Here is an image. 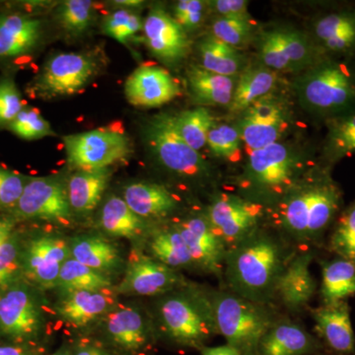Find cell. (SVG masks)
Instances as JSON below:
<instances>
[{"instance_id":"obj_1","label":"cell","mask_w":355,"mask_h":355,"mask_svg":"<svg viewBox=\"0 0 355 355\" xmlns=\"http://www.w3.org/2000/svg\"><path fill=\"white\" fill-rule=\"evenodd\" d=\"M330 166L314 167L272 209V228L299 251L324 247L334 223L343 209V193Z\"/></svg>"},{"instance_id":"obj_2","label":"cell","mask_w":355,"mask_h":355,"mask_svg":"<svg viewBox=\"0 0 355 355\" xmlns=\"http://www.w3.org/2000/svg\"><path fill=\"white\" fill-rule=\"evenodd\" d=\"M299 250L265 226L227 251L222 287L260 304L273 305L282 272Z\"/></svg>"},{"instance_id":"obj_3","label":"cell","mask_w":355,"mask_h":355,"mask_svg":"<svg viewBox=\"0 0 355 355\" xmlns=\"http://www.w3.org/2000/svg\"><path fill=\"white\" fill-rule=\"evenodd\" d=\"M304 155L282 142L251 151L243 171L231 183L238 195L272 209L312 170Z\"/></svg>"},{"instance_id":"obj_4","label":"cell","mask_w":355,"mask_h":355,"mask_svg":"<svg viewBox=\"0 0 355 355\" xmlns=\"http://www.w3.org/2000/svg\"><path fill=\"white\" fill-rule=\"evenodd\" d=\"M157 319L163 335L180 347L200 350L218 336L211 291L188 282L162 295Z\"/></svg>"},{"instance_id":"obj_5","label":"cell","mask_w":355,"mask_h":355,"mask_svg":"<svg viewBox=\"0 0 355 355\" xmlns=\"http://www.w3.org/2000/svg\"><path fill=\"white\" fill-rule=\"evenodd\" d=\"M302 108L327 121L355 112V67L327 57L304 70L295 81Z\"/></svg>"},{"instance_id":"obj_6","label":"cell","mask_w":355,"mask_h":355,"mask_svg":"<svg viewBox=\"0 0 355 355\" xmlns=\"http://www.w3.org/2000/svg\"><path fill=\"white\" fill-rule=\"evenodd\" d=\"M218 335L242 355H256L259 343L279 316L272 305L241 297L225 287L211 291Z\"/></svg>"},{"instance_id":"obj_7","label":"cell","mask_w":355,"mask_h":355,"mask_svg":"<svg viewBox=\"0 0 355 355\" xmlns=\"http://www.w3.org/2000/svg\"><path fill=\"white\" fill-rule=\"evenodd\" d=\"M146 139L151 151L168 171L198 184L214 183V170L198 151L178 132L172 114H160L147 123Z\"/></svg>"},{"instance_id":"obj_8","label":"cell","mask_w":355,"mask_h":355,"mask_svg":"<svg viewBox=\"0 0 355 355\" xmlns=\"http://www.w3.org/2000/svg\"><path fill=\"white\" fill-rule=\"evenodd\" d=\"M258 51L261 64L275 72H303L328 57L312 37L291 28L263 33Z\"/></svg>"},{"instance_id":"obj_9","label":"cell","mask_w":355,"mask_h":355,"mask_svg":"<svg viewBox=\"0 0 355 355\" xmlns=\"http://www.w3.org/2000/svg\"><path fill=\"white\" fill-rule=\"evenodd\" d=\"M205 211L227 251L263 227L268 218V210L261 205L222 191L212 196Z\"/></svg>"},{"instance_id":"obj_10","label":"cell","mask_w":355,"mask_h":355,"mask_svg":"<svg viewBox=\"0 0 355 355\" xmlns=\"http://www.w3.org/2000/svg\"><path fill=\"white\" fill-rule=\"evenodd\" d=\"M44 324L41 302L31 287L16 282L0 291V335L30 342L43 333Z\"/></svg>"},{"instance_id":"obj_11","label":"cell","mask_w":355,"mask_h":355,"mask_svg":"<svg viewBox=\"0 0 355 355\" xmlns=\"http://www.w3.org/2000/svg\"><path fill=\"white\" fill-rule=\"evenodd\" d=\"M67 162L77 171L107 169L132 153L130 141L120 132L94 130L64 137Z\"/></svg>"},{"instance_id":"obj_12","label":"cell","mask_w":355,"mask_h":355,"mask_svg":"<svg viewBox=\"0 0 355 355\" xmlns=\"http://www.w3.org/2000/svg\"><path fill=\"white\" fill-rule=\"evenodd\" d=\"M97 70V62L89 55L60 53L44 65L34 84V92L43 99L76 94L90 83Z\"/></svg>"},{"instance_id":"obj_13","label":"cell","mask_w":355,"mask_h":355,"mask_svg":"<svg viewBox=\"0 0 355 355\" xmlns=\"http://www.w3.org/2000/svg\"><path fill=\"white\" fill-rule=\"evenodd\" d=\"M289 125L291 113L286 103L270 94L243 112L238 130L242 141L253 151L279 142Z\"/></svg>"},{"instance_id":"obj_14","label":"cell","mask_w":355,"mask_h":355,"mask_svg":"<svg viewBox=\"0 0 355 355\" xmlns=\"http://www.w3.org/2000/svg\"><path fill=\"white\" fill-rule=\"evenodd\" d=\"M174 225L188 247L195 270L214 275L222 282L227 248L212 227L205 211L187 216Z\"/></svg>"},{"instance_id":"obj_15","label":"cell","mask_w":355,"mask_h":355,"mask_svg":"<svg viewBox=\"0 0 355 355\" xmlns=\"http://www.w3.org/2000/svg\"><path fill=\"white\" fill-rule=\"evenodd\" d=\"M15 209L16 216L26 219L69 224L71 220L67 189L53 178H35L26 184Z\"/></svg>"},{"instance_id":"obj_16","label":"cell","mask_w":355,"mask_h":355,"mask_svg":"<svg viewBox=\"0 0 355 355\" xmlns=\"http://www.w3.org/2000/svg\"><path fill=\"white\" fill-rule=\"evenodd\" d=\"M71 258L69 244L53 236H39L23 247L22 273L43 288L57 287L60 270Z\"/></svg>"},{"instance_id":"obj_17","label":"cell","mask_w":355,"mask_h":355,"mask_svg":"<svg viewBox=\"0 0 355 355\" xmlns=\"http://www.w3.org/2000/svg\"><path fill=\"white\" fill-rule=\"evenodd\" d=\"M187 284L178 270L148 257L140 256L128 263L116 291L139 296H162Z\"/></svg>"},{"instance_id":"obj_18","label":"cell","mask_w":355,"mask_h":355,"mask_svg":"<svg viewBox=\"0 0 355 355\" xmlns=\"http://www.w3.org/2000/svg\"><path fill=\"white\" fill-rule=\"evenodd\" d=\"M316 256L315 250L299 251L280 277L275 301H279L291 314H300L309 309L310 302L316 295L318 284L310 270Z\"/></svg>"},{"instance_id":"obj_19","label":"cell","mask_w":355,"mask_h":355,"mask_svg":"<svg viewBox=\"0 0 355 355\" xmlns=\"http://www.w3.org/2000/svg\"><path fill=\"white\" fill-rule=\"evenodd\" d=\"M142 29L147 48L166 64H177L188 55L190 42L186 31L162 9H153Z\"/></svg>"},{"instance_id":"obj_20","label":"cell","mask_w":355,"mask_h":355,"mask_svg":"<svg viewBox=\"0 0 355 355\" xmlns=\"http://www.w3.org/2000/svg\"><path fill=\"white\" fill-rule=\"evenodd\" d=\"M316 336L331 354L354 355L355 335L347 301L309 308Z\"/></svg>"},{"instance_id":"obj_21","label":"cell","mask_w":355,"mask_h":355,"mask_svg":"<svg viewBox=\"0 0 355 355\" xmlns=\"http://www.w3.org/2000/svg\"><path fill=\"white\" fill-rule=\"evenodd\" d=\"M324 347L316 336L288 316H279L259 343L256 355H319Z\"/></svg>"},{"instance_id":"obj_22","label":"cell","mask_w":355,"mask_h":355,"mask_svg":"<svg viewBox=\"0 0 355 355\" xmlns=\"http://www.w3.org/2000/svg\"><path fill=\"white\" fill-rule=\"evenodd\" d=\"M128 101L133 106L156 108L180 95L171 74L158 67H140L128 77L125 85Z\"/></svg>"},{"instance_id":"obj_23","label":"cell","mask_w":355,"mask_h":355,"mask_svg":"<svg viewBox=\"0 0 355 355\" xmlns=\"http://www.w3.org/2000/svg\"><path fill=\"white\" fill-rule=\"evenodd\" d=\"M312 38L328 57L355 55V11L336 10L319 16L313 24Z\"/></svg>"},{"instance_id":"obj_24","label":"cell","mask_w":355,"mask_h":355,"mask_svg":"<svg viewBox=\"0 0 355 355\" xmlns=\"http://www.w3.org/2000/svg\"><path fill=\"white\" fill-rule=\"evenodd\" d=\"M105 329L111 343L123 352H140L150 340L148 322L135 308L112 310L106 315Z\"/></svg>"},{"instance_id":"obj_25","label":"cell","mask_w":355,"mask_h":355,"mask_svg":"<svg viewBox=\"0 0 355 355\" xmlns=\"http://www.w3.org/2000/svg\"><path fill=\"white\" fill-rule=\"evenodd\" d=\"M114 298L105 291L64 292L55 306L58 316L65 322L83 328L114 309Z\"/></svg>"},{"instance_id":"obj_26","label":"cell","mask_w":355,"mask_h":355,"mask_svg":"<svg viewBox=\"0 0 355 355\" xmlns=\"http://www.w3.org/2000/svg\"><path fill=\"white\" fill-rule=\"evenodd\" d=\"M123 200L137 216L148 219H165L177 211L179 200L159 184L133 183L123 191Z\"/></svg>"},{"instance_id":"obj_27","label":"cell","mask_w":355,"mask_h":355,"mask_svg":"<svg viewBox=\"0 0 355 355\" xmlns=\"http://www.w3.org/2000/svg\"><path fill=\"white\" fill-rule=\"evenodd\" d=\"M42 23L20 14L0 17V58L19 57L35 48L41 37Z\"/></svg>"},{"instance_id":"obj_28","label":"cell","mask_w":355,"mask_h":355,"mask_svg":"<svg viewBox=\"0 0 355 355\" xmlns=\"http://www.w3.org/2000/svg\"><path fill=\"white\" fill-rule=\"evenodd\" d=\"M321 286L319 288L322 305L347 301L355 295V266L345 259L336 257L319 261Z\"/></svg>"},{"instance_id":"obj_29","label":"cell","mask_w":355,"mask_h":355,"mask_svg":"<svg viewBox=\"0 0 355 355\" xmlns=\"http://www.w3.org/2000/svg\"><path fill=\"white\" fill-rule=\"evenodd\" d=\"M69 244L72 259L104 275L114 272L121 265L118 249L100 236H78Z\"/></svg>"},{"instance_id":"obj_30","label":"cell","mask_w":355,"mask_h":355,"mask_svg":"<svg viewBox=\"0 0 355 355\" xmlns=\"http://www.w3.org/2000/svg\"><path fill=\"white\" fill-rule=\"evenodd\" d=\"M110 179L107 169L76 171L67 184L70 207L77 214H86L99 205Z\"/></svg>"},{"instance_id":"obj_31","label":"cell","mask_w":355,"mask_h":355,"mask_svg":"<svg viewBox=\"0 0 355 355\" xmlns=\"http://www.w3.org/2000/svg\"><path fill=\"white\" fill-rule=\"evenodd\" d=\"M188 81L193 97L200 104L230 106L237 77L220 76L203 67H193L189 70Z\"/></svg>"},{"instance_id":"obj_32","label":"cell","mask_w":355,"mask_h":355,"mask_svg":"<svg viewBox=\"0 0 355 355\" xmlns=\"http://www.w3.org/2000/svg\"><path fill=\"white\" fill-rule=\"evenodd\" d=\"M277 84V74L272 69L261 67H247L237 76L231 111L243 113L254 102L270 95Z\"/></svg>"},{"instance_id":"obj_33","label":"cell","mask_w":355,"mask_h":355,"mask_svg":"<svg viewBox=\"0 0 355 355\" xmlns=\"http://www.w3.org/2000/svg\"><path fill=\"white\" fill-rule=\"evenodd\" d=\"M148 249L151 258L173 270H195L188 247L174 223L153 230Z\"/></svg>"},{"instance_id":"obj_34","label":"cell","mask_w":355,"mask_h":355,"mask_svg":"<svg viewBox=\"0 0 355 355\" xmlns=\"http://www.w3.org/2000/svg\"><path fill=\"white\" fill-rule=\"evenodd\" d=\"M100 222L103 230L109 235L130 240L146 234L149 225L148 221L130 209L123 198L114 196L105 202Z\"/></svg>"},{"instance_id":"obj_35","label":"cell","mask_w":355,"mask_h":355,"mask_svg":"<svg viewBox=\"0 0 355 355\" xmlns=\"http://www.w3.org/2000/svg\"><path fill=\"white\" fill-rule=\"evenodd\" d=\"M328 132L323 147V165L333 167L355 153V112L327 121Z\"/></svg>"},{"instance_id":"obj_36","label":"cell","mask_w":355,"mask_h":355,"mask_svg":"<svg viewBox=\"0 0 355 355\" xmlns=\"http://www.w3.org/2000/svg\"><path fill=\"white\" fill-rule=\"evenodd\" d=\"M203 69L224 76L237 77L244 69L242 55L216 37L203 40L200 46Z\"/></svg>"},{"instance_id":"obj_37","label":"cell","mask_w":355,"mask_h":355,"mask_svg":"<svg viewBox=\"0 0 355 355\" xmlns=\"http://www.w3.org/2000/svg\"><path fill=\"white\" fill-rule=\"evenodd\" d=\"M112 286L108 275L92 270L70 258L60 270L57 287L62 292L108 291Z\"/></svg>"},{"instance_id":"obj_38","label":"cell","mask_w":355,"mask_h":355,"mask_svg":"<svg viewBox=\"0 0 355 355\" xmlns=\"http://www.w3.org/2000/svg\"><path fill=\"white\" fill-rule=\"evenodd\" d=\"M324 247L336 257L355 266V200L343 207L327 237Z\"/></svg>"},{"instance_id":"obj_39","label":"cell","mask_w":355,"mask_h":355,"mask_svg":"<svg viewBox=\"0 0 355 355\" xmlns=\"http://www.w3.org/2000/svg\"><path fill=\"white\" fill-rule=\"evenodd\" d=\"M175 127L182 139L195 150L207 144V135L214 125V119L209 110L200 107L173 116Z\"/></svg>"},{"instance_id":"obj_40","label":"cell","mask_w":355,"mask_h":355,"mask_svg":"<svg viewBox=\"0 0 355 355\" xmlns=\"http://www.w3.org/2000/svg\"><path fill=\"white\" fill-rule=\"evenodd\" d=\"M93 18V2L87 0H67L58 9L57 19L71 35H80L87 30Z\"/></svg>"},{"instance_id":"obj_41","label":"cell","mask_w":355,"mask_h":355,"mask_svg":"<svg viewBox=\"0 0 355 355\" xmlns=\"http://www.w3.org/2000/svg\"><path fill=\"white\" fill-rule=\"evenodd\" d=\"M23 247L15 233L0 246V291L18 282L22 273Z\"/></svg>"},{"instance_id":"obj_42","label":"cell","mask_w":355,"mask_h":355,"mask_svg":"<svg viewBox=\"0 0 355 355\" xmlns=\"http://www.w3.org/2000/svg\"><path fill=\"white\" fill-rule=\"evenodd\" d=\"M241 135L238 128L229 125H214L207 135V144L217 157L235 160L239 157Z\"/></svg>"},{"instance_id":"obj_43","label":"cell","mask_w":355,"mask_h":355,"mask_svg":"<svg viewBox=\"0 0 355 355\" xmlns=\"http://www.w3.org/2000/svg\"><path fill=\"white\" fill-rule=\"evenodd\" d=\"M252 31L253 25L249 18L218 17L212 24V36L235 49L249 41Z\"/></svg>"},{"instance_id":"obj_44","label":"cell","mask_w":355,"mask_h":355,"mask_svg":"<svg viewBox=\"0 0 355 355\" xmlns=\"http://www.w3.org/2000/svg\"><path fill=\"white\" fill-rule=\"evenodd\" d=\"M142 28L144 25L139 15L128 9H120L105 20L103 32L121 44H125L128 39L135 36Z\"/></svg>"},{"instance_id":"obj_45","label":"cell","mask_w":355,"mask_h":355,"mask_svg":"<svg viewBox=\"0 0 355 355\" xmlns=\"http://www.w3.org/2000/svg\"><path fill=\"white\" fill-rule=\"evenodd\" d=\"M9 128L23 139H39L55 135L50 123L41 116L38 110L23 109Z\"/></svg>"},{"instance_id":"obj_46","label":"cell","mask_w":355,"mask_h":355,"mask_svg":"<svg viewBox=\"0 0 355 355\" xmlns=\"http://www.w3.org/2000/svg\"><path fill=\"white\" fill-rule=\"evenodd\" d=\"M23 110L19 91L10 79L0 83V125H10Z\"/></svg>"},{"instance_id":"obj_47","label":"cell","mask_w":355,"mask_h":355,"mask_svg":"<svg viewBox=\"0 0 355 355\" xmlns=\"http://www.w3.org/2000/svg\"><path fill=\"white\" fill-rule=\"evenodd\" d=\"M24 178L0 168V209L15 207L25 190Z\"/></svg>"},{"instance_id":"obj_48","label":"cell","mask_w":355,"mask_h":355,"mask_svg":"<svg viewBox=\"0 0 355 355\" xmlns=\"http://www.w3.org/2000/svg\"><path fill=\"white\" fill-rule=\"evenodd\" d=\"M207 2L200 0H181L175 7L174 19L186 30H193L202 24Z\"/></svg>"},{"instance_id":"obj_49","label":"cell","mask_w":355,"mask_h":355,"mask_svg":"<svg viewBox=\"0 0 355 355\" xmlns=\"http://www.w3.org/2000/svg\"><path fill=\"white\" fill-rule=\"evenodd\" d=\"M218 17L249 18V2L245 0H214L207 2Z\"/></svg>"},{"instance_id":"obj_50","label":"cell","mask_w":355,"mask_h":355,"mask_svg":"<svg viewBox=\"0 0 355 355\" xmlns=\"http://www.w3.org/2000/svg\"><path fill=\"white\" fill-rule=\"evenodd\" d=\"M202 355H242L235 347L231 345H223L218 347H207L205 345L200 349Z\"/></svg>"},{"instance_id":"obj_51","label":"cell","mask_w":355,"mask_h":355,"mask_svg":"<svg viewBox=\"0 0 355 355\" xmlns=\"http://www.w3.org/2000/svg\"><path fill=\"white\" fill-rule=\"evenodd\" d=\"M0 355H38L25 345H0Z\"/></svg>"},{"instance_id":"obj_52","label":"cell","mask_w":355,"mask_h":355,"mask_svg":"<svg viewBox=\"0 0 355 355\" xmlns=\"http://www.w3.org/2000/svg\"><path fill=\"white\" fill-rule=\"evenodd\" d=\"M15 221L10 217L0 218V246L12 235Z\"/></svg>"},{"instance_id":"obj_53","label":"cell","mask_w":355,"mask_h":355,"mask_svg":"<svg viewBox=\"0 0 355 355\" xmlns=\"http://www.w3.org/2000/svg\"><path fill=\"white\" fill-rule=\"evenodd\" d=\"M74 355H108V354L103 352L102 349H98V347L85 345V347H81L77 349Z\"/></svg>"},{"instance_id":"obj_54","label":"cell","mask_w":355,"mask_h":355,"mask_svg":"<svg viewBox=\"0 0 355 355\" xmlns=\"http://www.w3.org/2000/svg\"><path fill=\"white\" fill-rule=\"evenodd\" d=\"M116 2L118 6H141L142 1H139V0H119V1Z\"/></svg>"},{"instance_id":"obj_55","label":"cell","mask_w":355,"mask_h":355,"mask_svg":"<svg viewBox=\"0 0 355 355\" xmlns=\"http://www.w3.org/2000/svg\"><path fill=\"white\" fill-rule=\"evenodd\" d=\"M53 355H71V354H70L69 352H67V349H62L60 350H58L57 354H55Z\"/></svg>"},{"instance_id":"obj_56","label":"cell","mask_w":355,"mask_h":355,"mask_svg":"<svg viewBox=\"0 0 355 355\" xmlns=\"http://www.w3.org/2000/svg\"><path fill=\"white\" fill-rule=\"evenodd\" d=\"M319 355H336V354H319Z\"/></svg>"}]
</instances>
